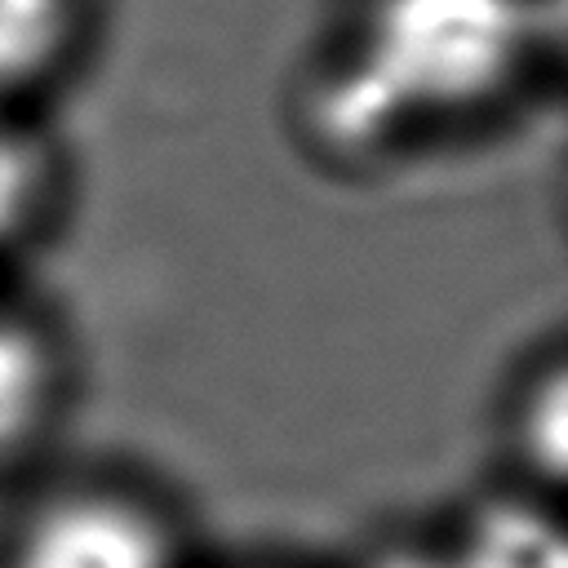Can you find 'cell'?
<instances>
[{"mask_svg":"<svg viewBox=\"0 0 568 568\" xmlns=\"http://www.w3.org/2000/svg\"><path fill=\"white\" fill-rule=\"evenodd\" d=\"M532 49L524 0H373L320 120L342 146H373L417 120H448L497 98Z\"/></svg>","mask_w":568,"mask_h":568,"instance_id":"6da1fadb","label":"cell"},{"mask_svg":"<svg viewBox=\"0 0 568 568\" xmlns=\"http://www.w3.org/2000/svg\"><path fill=\"white\" fill-rule=\"evenodd\" d=\"M13 568H169V537L142 506L80 493L22 528Z\"/></svg>","mask_w":568,"mask_h":568,"instance_id":"7a4b0ae2","label":"cell"},{"mask_svg":"<svg viewBox=\"0 0 568 568\" xmlns=\"http://www.w3.org/2000/svg\"><path fill=\"white\" fill-rule=\"evenodd\" d=\"M453 568H568V546L550 510L506 497L466 519L457 546L448 550Z\"/></svg>","mask_w":568,"mask_h":568,"instance_id":"3957f363","label":"cell"},{"mask_svg":"<svg viewBox=\"0 0 568 568\" xmlns=\"http://www.w3.org/2000/svg\"><path fill=\"white\" fill-rule=\"evenodd\" d=\"M53 359L36 324L0 297V453L18 448L49 408Z\"/></svg>","mask_w":568,"mask_h":568,"instance_id":"277c9868","label":"cell"},{"mask_svg":"<svg viewBox=\"0 0 568 568\" xmlns=\"http://www.w3.org/2000/svg\"><path fill=\"white\" fill-rule=\"evenodd\" d=\"M75 31V0H0V93L44 75Z\"/></svg>","mask_w":568,"mask_h":568,"instance_id":"5b68a950","label":"cell"},{"mask_svg":"<svg viewBox=\"0 0 568 568\" xmlns=\"http://www.w3.org/2000/svg\"><path fill=\"white\" fill-rule=\"evenodd\" d=\"M44 200H49L44 146L27 129L0 120V244L27 231L44 209Z\"/></svg>","mask_w":568,"mask_h":568,"instance_id":"8992f818","label":"cell"},{"mask_svg":"<svg viewBox=\"0 0 568 568\" xmlns=\"http://www.w3.org/2000/svg\"><path fill=\"white\" fill-rule=\"evenodd\" d=\"M532 417H541L546 426H528V444L537 439L546 470H559V462H564V382L559 377L546 382V390L532 404Z\"/></svg>","mask_w":568,"mask_h":568,"instance_id":"52a82bcc","label":"cell"},{"mask_svg":"<svg viewBox=\"0 0 568 568\" xmlns=\"http://www.w3.org/2000/svg\"><path fill=\"white\" fill-rule=\"evenodd\" d=\"M373 568H453L448 555H426V550H386Z\"/></svg>","mask_w":568,"mask_h":568,"instance_id":"ba28073f","label":"cell"}]
</instances>
